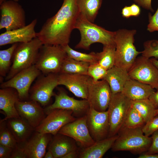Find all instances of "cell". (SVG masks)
Returning a JSON list of instances; mask_svg holds the SVG:
<instances>
[{"mask_svg":"<svg viewBox=\"0 0 158 158\" xmlns=\"http://www.w3.org/2000/svg\"><path fill=\"white\" fill-rule=\"evenodd\" d=\"M121 14L123 17L128 18L131 16L129 6H125L122 10Z\"/></svg>","mask_w":158,"mask_h":158,"instance_id":"f6af8a7d","label":"cell"},{"mask_svg":"<svg viewBox=\"0 0 158 158\" xmlns=\"http://www.w3.org/2000/svg\"><path fill=\"white\" fill-rule=\"evenodd\" d=\"M138 158H158V153L149 154L144 153L140 154Z\"/></svg>","mask_w":158,"mask_h":158,"instance_id":"7dc6e473","label":"cell"},{"mask_svg":"<svg viewBox=\"0 0 158 158\" xmlns=\"http://www.w3.org/2000/svg\"><path fill=\"white\" fill-rule=\"evenodd\" d=\"M0 30L10 31L26 25L25 11L17 2L6 1L0 5Z\"/></svg>","mask_w":158,"mask_h":158,"instance_id":"ba28073f","label":"cell"},{"mask_svg":"<svg viewBox=\"0 0 158 158\" xmlns=\"http://www.w3.org/2000/svg\"><path fill=\"white\" fill-rule=\"evenodd\" d=\"M156 109L158 108V89L154 91L149 98Z\"/></svg>","mask_w":158,"mask_h":158,"instance_id":"ee69618b","label":"cell"},{"mask_svg":"<svg viewBox=\"0 0 158 158\" xmlns=\"http://www.w3.org/2000/svg\"><path fill=\"white\" fill-rule=\"evenodd\" d=\"M43 44L37 37L29 42L18 43L14 51L12 65L6 80L10 79L20 71L35 65Z\"/></svg>","mask_w":158,"mask_h":158,"instance_id":"5b68a950","label":"cell"},{"mask_svg":"<svg viewBox=\"0 0 158 158\" xmlns=\"http://www.w3.org/2000/svg\"><path fill=\"white\" fill-rule=\"evenodd\" d=\"M77 0H63L56 13L44 23L36 37L43 44L63 46L68 44L79 15Z\"/></svg>","mask_w":158,"mask_h":158,"instance_id":"6da1fadb","label":"cell"},{"mask_svg":"<svg viewBox=\"0 0 158 158\" xmlns=\"http://www.w3.org/2000/svg\"><path fill=\"white\" fill-rule=\"evenodd\" d=\"M35 132L27 140L18 143L27 158L44 157L46 148L52 139L51 134Z\"/></svg>","mask_w":158,"mask_h":158,"instance_id":"e0dca14e","label":"cell"},{"mask_svg":"<svg viewBox=\"0 0 158 158\" xmlns=\"http://www.w3.org/2000/svg\"><path fill=\"white\" fill-rule=\"evenodd\" d=\"M130 13L131 16L137 17L140 13L141 10L140 7L136 4H133L129 6Z\"/></svg>","mask_w":158,"mask_h":158,"instance_id":"7bdbcfd3","label":"cell"},{"mask_svg":"<svg viewBox=\"0 0 158 158\" xmlns=\"http://www.w3.org/2000/svg\"><path fill=\"white\" fill-rule=\"evenodd\" d=\"M58 133L72 138L83 149L90 146L95 142L87 126L86 114L65 125Z\"/></svg>","mask_w":158,"mask_h":158,"instance_id":"9a60e30c","label":"cell"},{"mask_svg":"<svg viewBox=\"0 0 158 158\" xmlns=\"http://www.w3.org/2000/svg\"><path fill=\"white\" fill-rule=\"evenodd\" d=\"M18 43L12 44L9 48L0 51V75L2 77L6 76L12 63L13 55Z\"/></svg>","mask_w":158,"mask_h":158,"instance_id":"4dcf8cb0","label":"cell"},{"mask_svg":"<svg viewBox=\"0 0 158 158\" xmlns=\"http://www.w3.org/2000/svg\"><path fill=\"white\" fill-rule=\"evenodd\" d=\"M151 86L130 78L126 83L122 92L132 100L149 98L154 91Z\"/></svg>","mask_w":158,"mask_h":158,"instance_id":"603a6c76","label":"cell"},{"mask_svg":"<svg viewBox=\"0 0 158 158\" xmlns=\"http://www.w3.org/2000/svg\"><path fill=\"white\" fill-rule=\"evenodd\" d=\"M158 114V108L156 109L155 112V116Z\"/></svg>","mask_w":158,"mask_h":158,"instance_id":"f907efd6","label":"cell"},{"mask_svg":"<svg viewBox=\"0 0 158 158\" xmlns=\"http://www.w3.org/2000/svg\"><path fill=\"white\" fill-rule=\"evenodd\" d=\"M58 74L49 73L40 77L31 88L30 97L42 106L45 107L54 95L53 91L58 84Z\"/></svg>","mask_w":158,"mask_h":158,"instance_id":"4fadbf2b","label":"cell"},{"mask_svg":"<svg viewBox=\"0 0 158 158\" xmlns=\"http://www.w3.org/2000/svg\"><path fill=\"white\" fill-rule=\"evenodd\" d=\"M152 62L158 69V60L154 58H150Z\"/></svg>","mask_w":158,"mask_h":158,"instance_id":"681fc988","label":"cell"},{"mask_svg":"<svg viewBox=\"0 0 158 158\" xmlns=\"http://www.w3.org/2000/svg\"><path fill=\"white\" fill-rule=\"evenodd\" d=\"M118 137V135L108 137L95 142L90 146L83 148L80 152V158H101L111 148Z\"/></svg>","mask_w":158,"mask_h":158,"instance_id":"484cf974","label":"cell"},{"mask_svg":"<svg viewBox=\"0 0 158 158\" xmlns=\"http://www.w3.org/2000/svg\"><path fill=\"white\" fill-rule=\"evenodd\" d=\"M13 150L0 144V158H10Z\"/></svg>","mask_w":158,"mask_h":158,"instance_id":"ab89813d","label":"cell"},{"mask_svg":"<svg viewBox=\"0 0 158 158\" xmlns=\"http://www.w3.org/2000/svg\"><path fill=\"white\" fill-rule=\"evenodd\" d=\"M41 73L34 65L20 71L10 79L1 83L0 87L15 89L18 93L20 100L24 101L28 98L32 84Z\"/></svg>","mask_w":158,"mask_h":158,"instance_id":"9c48e42d","label":"cell"},{"mask_svg":"<svg viewBox=\"0 0 158 158\" xmlns=\"http://www.w3.org/2000/svg\"><path fill=\"white\" fill-rule=\"evenodd\" d=\"M90 78L88 75L61 73L58 75V84L65 86L75 96L87 99Z\"/></svg>","mask_w":158,"mask_h":158,"instance_id":"ac0fdd59","label":"cell"},{"mask_svg":"<svg viewBox=\"0 0 158 158\" xmlns=\"http://www.w3.org/2000/svg\"><path fill=\"white\" fill-rule=\"evenodd\" d=\"M69 57L77 61L85 62L90 64L97 62V53L92 52L86 54L73 50L68 44L62 46Z\"/></svg>","mask_w":158,"mask_h":158,"instance_id":"1f68e13d","label":"cell"},{"mask_svg":"<svg viewBox=\"0 0 158 158\" xmlns=\"http://www.w3.org/2000/svg\"><path fill=\"white\" fill-rule=\"evenodd\" d=\"M148 18L149 23L147 26V30L151 32L158 31V7L153 15L149 13Z\"/></svg>","mask_w":158,"mask_h":158,"instance_id":"74e56055","label":"cell"},{"mask_svg":"<svg viewBox=\"0 0 158 158\" xmlns=\"http://www.w3.org/2000/svg\"><path fill=\"white\" fill-rule=\"evenodd\" d=\"M145 124V122L140 114L131 106L122 127L127 128L142 127Z\"/></svg>","mask_w":158,"mask_h":158,"instance_id":"d6a6232c","label":"cell"},{"mask_svg":"<svg viewBox=\"0 0 158 158\" xmlns=\"http://www.w3.org/2000/svg\"><path fill=\"white\" fill-rule=\"evenodd\" d=\"M76 118L71 110L55 109L49 111L35 131L42 133H49L54 135L66 124Z\"/></svg>","mask_w":158,"mask_h":158,"instance_id":"7c38bea8","label":"cell"},{"mask_svg":"<svg viewBox=\"0 0 158 158\" xmlns=\"http://www.w3.org/2000/svg\"><path fill=\"white\" fill-rule=\"evenodd\" d=\"M130 78L128 71L114 66L107 71L103 79L109 84L112 94H115L122 92L126 83Z\"/></svg>","mask_w":158,"mask_h":158,"instance_id":"cb8c5ba5","label":"cell"},{"mask_svg":"<svg viewBox=\"0 0 158 158\" xmlns=\"http://www.w3.org/2000/svg\"><path fill=\"white\" fill-rule=\"evenodd\" d=\"M44 157V158H54L52 153L49 150L47 153H46Z\"/></svg>","mask_w":158,"mask_h":158,"instance_id":"c3c4849f","label":"cell"},{"mask_svg":"<svg viewBox=\"0 0 158 158\" xmlns=\"http://www.w3.org/2000/svg\"><path fill=\"white\" fill-rule=\"evenodd\" d=\"M18 143L7 126L6 121L0 120V144L13 149L16 147Z\"/></svg>","mask_w":158,"mask_h":158,"instance_id":"836d02e7","label":"cell"},{"mask_svg":"<svg viewBox=\"0 0 158 158\" xmlns=\"http://www.w3.org/2000/svg\"><path fill=\"white\" fill-rule=\"evenodd\" d=\"M142 127H122L111 148L114 151H127L135 154L147 152L152 142L151 137L145 135Z\"/></svg>","mask_w":158,"mask_h":158,"instance_id":"277c9868","label":"cell"},{"mask_svg":"<svg viewBox=\"0 0 158 158\" xmlns=\"http://www.w3.org/2000/svg\"><path fill=\"white\" fill-rule=\"evenodd\" d=\"M55 100L52 104L45 108L47 114L50 111L55 109H61L71 110L73 115L79 118L86 115L90 108V104L86 99L78 100L69 96L65 91L59 89L58 93L55 94Z\"/></svg>","mask_w":158,"mask_h":158,"instance_id":"5bb4252c","label":"cell"},{"mask_svg":"<svg viewBox=\"0 0 158 158\" xmlns=\"http://www.w3.org/2000/svg\"><path fill=\"white\" fill-rule=\"evenodd\" d=\"M67 56L61 46L43 44L35 65L41 73L45 75L59 74Z\"/></svg>","mask_w":158,"mask_h":158,"instance_id":"8992f818","label":"cell"},{"mask_svg":"<svg viewBox=\"0 0 158 158\" xmlns=\"http://www.w3.org/2000/svg\"><path fill=\"white\" fill-rule=\"evenodd\" d=\"M107 70L97 62L90 64L87 70V75L94 81L102 80L105 76Z\"/></svg>","mask_w":158,"mask_h":158,"instance_id":"d590c367","label":"cell"},{"mask_svg":"<svg viewBox=\"0 0 158 158\" xmlns=\"http://www.w3.org/2000/svg\"><path fill=\"white\" fill-rule=\"evenodd\" d=\"M131 106L140 114L145 123L155 116L156 108L149 98L132 100Z\"/></svg>","mask_w":158,"mask_h":158,"instance_id":"f546056e","label":"cell"},{"mask_svg":"<svg viewBox=\"0 0 158 158\" xmlns=\"http://www.w3.org/2000/svg\"><path fill=\"white\" fill-rule=\"evenodd\" d=\"M128 72L130 78L158 89V69L150 59L142 56L137 57Z\"/></svg>","mask_w":158,"mask_h":158,"instance_id":"8fae6325","label":"cell"},{"mask_svg":"<svg viewBox=\"0 0 158 158\" xmlns=\"http://www.w3.org/2000/svg\"><path fill=\"white\" fill-rule=\"evenodd\" d=\"M151 135V145L148 150L145 153L149 154L158 153V130L154 132Z\"/></svg>","mask_w":158,"mask_h":158,"instance_id":"f35d334b","label":"cell"},{"mask_svg":"<svg viewBox=\"0 0 158 158\" xmlns=\"http://www.w3.org/2000/svg\"><path fill=\"white\" fill-rule=\"evenodd\" d=\"M112 93L108 83L102 79L94 81L90 77L88 87V100L90 106L99 111L107 110Z\"/></svg>","mask_w":158,"mask_h":158,"instance_id":"30bf717a","label":"cell"},{"mask_svg":"<svg viewBox=\"0 0 158 158\" xmlns=\"http://www.w3.org/2000/svg\"><path fill=\"white\" fill-rule=\"evenodd\" d=\"M115 43L103 45L102 51L97 53V62L108 70L114 66L115 59Z\"/></svg>","mask_w":158,"mask_h":158,"instance_id":"f1b7e54d","label":"cell"},{"mask_svg":"<svg viewBox=\"0 0 158 158\" xmlns=\"http://www.w3.org/2000/svg\"><path fill=\"white\" fill-rule=\"evenodd\" d=\"M86 115L87 126L93 140L96 142L107 138L109 129L107 110L99 111L90 106Z\"/></svg>","mask_w":158,"mask_h":158,"instance_id":"2e32d148","label":"cell"},{"mask_svg":"<svg viewBox=\"0 0 158 158\" xmlns=\"http://www.w3.org/2000/svg\"><path fill=\"white\" fill-rule=\"evenodd\" d=\"M10 158H27L18 143L16 147L13 150Z\"/></svg>","mask_w":158,"mask_h":158,"instance_id":"60d3db41","label":"cell"},{"mask_svg":"<svg viewBox=\"0 0 158 158\" xmlns=\"http://www.w3.org/2000/svg\"><path fill=\"white\" fill-rule=\"evenodd\" d=\"M138 5L153 12L154 10L151 6V0H133Z\"/></svg>","mask_w":158,"mask_h":158,"instance_id":"b9f144b4","label":"cell"},{"mask_svg":"<svg viewBox=\"0 0 158 158\" xmlns=\"http://www.w3.org/2000/svg\"><path fill=\"white\" fill-rule=\"evenodd\" d=\"M7 1L6 0H0V5L4 2Z\"/></svg>","mask_w":158,"mask_h":158,"instance_id":"816d5d0a","label":"cell"},{"mask_svg":"<svg viewBox=\"0 0 158 158\" xmlns=\"http://www.w3.org/2000/svg\"><path fill=\"white\" fill-rule=\"evenodd\" d=\"M79 154L78 151L70 152L64 156L62 158H76L79 157Z\"/></svg>","mask_w":158,"mask_h":158,"instance_id":"bcb514c9","label":"cell"},{"mask_svg":"<svg viewBox=\"0 0 158 158\" xmlns=\"http://www.w3.org/2000/svg\"><path fill=\"white\" fill-rule=\"evenodd\" d=\"M142 129L144 134L147 136H150L154 132L158 130V114L146 123Z\"/></svg>","mask_w":158,"mask_h":158,"instance_id":"8d00e7d4","label":"cell"},{"mask_svg":"<svg viewBox=\"0 0 158 158\" xmlns=\"http://www.w3.org/2000/svg\"><path fill=\"white\" fill-rule=\"evenodd\" d=\"M13 0L15 1L18 2V1H20V0Z\"/></svg>","mask_w":158,"mask_h":158,"instance_id":"f5cc1de1","label":"cell"},{"mask_svg":"<svg viewBox=\"0 0 158 158\" xmlns=\"http://www.w3.org/2000/svg\"><path fill=\"white\" fill-rule=\"evenodd\" d=\"M89 65V63L76 60L67 56L63 62L60 73L87 75Z\"/></svg>","mask_w":158,"mask_h":158,"instance_id":"83f0119b","label":"cell"},{"mask_svg":"<svg viewBox=\"0 0 158 158\" xmlns=\"http://www.w3.org/2000/svg\"><path fill=\"white\" fill-rule=\"evenodd\" d=\"M20 100L16 90L11 87L0 89V109L5 114L3 121L13 118H20L16 108V102Z\"/></svg>","mask_w":158,"mask_h":158,"instance_id":"44dd1931","label":"cell"},{"mask_svg":"<svg viewBox=\"0 0 158 158\" xmlns=\"http://www.w3.org/2000/svg\"><path fill=\"white\" fill-rule=\"evenodd\" d=\"M36 18L28 25L17 29L6 31L0 35V46L26 42L36 37L35 28Z\"/></svg>","mask_w":158,"mask_h":158,"instance_id":"ffe728a7","label":"cell"},{"mask_svg":"<svg viewBox=\"0 0 158 158\" xmlns=\"http://www.w3.org/2000/svg\"><path fill=\"white\" fill-rule=\"evenodd\" d=\"M80 34V40L75 46L77 49L89 50L90 45L99 43L103 45L115 43V32L108 31L79 15L75 26Z\"/></svg>","mask_w":158,"mask_h":158,"instance_id":"3957f363","label":"cell"},{"mask_svg":"<svg viewBox=\"0 0 158 158\" xmlns=\"http://www.w3.org/2000/svg\"><path fill=\"white\" fill-rule=\"evenodd\" d=\"M15 106L20 117L26 121L35 129L46 116L44 109L35 101L19 100L16 103Z\"/></svg>","mask_w":158,"mask_h":158,"instance_id":"d6986e66","label":"cell"},{"mask_svg":"<svg viewBox=\"0 0 158 158\" xmlns=\"http://www.w3.org/2000/svg\"><path fill=\"white\" fill-rule=\"evenodd\" d=\"M6 121L8 127L18 143L27 140L35 131L34 128L21 118H10Z\"/></svg>","mask_w":158,"mask_h":158,"instance_id":"d4e9b609","label":"cell"},{"mask_svg":"<svg viewBox=\"0 0 158 158\" xmlns=\"http://www.w3.org/2000/svg\"><path fill=\"white\" fill-rule=\"evenodd\" d=\"M135 30L119 29L115 31L114 42L116 45L114 66L127 71L134 63L138 56L142 52L138 51L134 44Z\"/></svg>","mask_w":158,"mask_h":158,"instance_id":"7a4b0ae2","label":"cell"},{"mask_svg":"<svg viewBox=\"0 0 158 158\" xmlns=\"http://www.w3.org/2000/svg\"><path fill=\"white\" fill-rule=\"evenodd\" d=\"M131 102L132 100L122 92L112 94L107 110L109 124L108 137L114 136L118 133L131 107Z\"/></svg>","mask_w":158,"mask_h":158,"instance_id":"52a82bcc","label":"cell"},{"mask_svg":"<svg viewBox=\"0 0 158 158\" xmlns=\"http://www.w3.org/2000/svg\"><path fill=\"white\" fill-rule=\"evenodd\" d=\"M75 142L72 138L58 133L52 138L48 150L52 153L54 158H62L68 153L77 150Z\"/></svg>","mask_w":158,"mask_h":158,"instance_id":"7402d4cb","label":"cell"},{"mask_svg":"<svg viewBox=\"0 0 158 158\" xmlns=\"http://www.w3.org/2000/svg\"><path fill=\"white\" fill-rule=\"evenodd\" d=\"M142 56L148 58H158V39L147 40L144 43Z\"/></svg>","mask_w":158,"mask_h":158,"instance_id":"e575fe53","label":"cell"},{"mask_svg":"<svg viewBox=\"0 0 158 158\" xmlns=\"http://www.w3.org/2000/svg\"><path fill=\"white\" fill-rule=\"evenodd\" d=\"M80 14L93 23L100 8L102 0H77Z\"/></svg>","mask_w":158,"mask_h":158,"instance_id":"4316f807","label":"cell"}]
</instances>
